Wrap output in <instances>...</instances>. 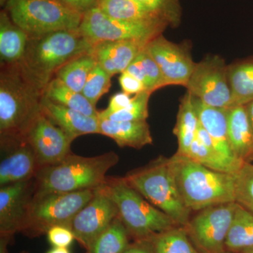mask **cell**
Segmentation results:
<instances>
[{"instance_id":"4","label":"cell","mask_w":253,"mask_h":253,"mask_svg":"<svg viewBox=\"0 0 253 253\" xmlns=\"http://www.w3.org/2000/svg\"><path fill=\"white\" fill-rule=\"evenodd\" d=\"M118 161L119 156L113 151L93 157L71 153L59 162L40 168L35 176L34 194L97 189Z\"/></svg>"},{"instance_id":"45","label":"cell","mask_w":253,"mask_h":253,"mask_svg":"<svg viewBox=\"0 0 253 253\" xmlns=\"http://www.w3.org/2000/svg\"><path fill=\"white\" fill-rule=\"evenodd\" d=\"M9 0H0V5H1V7H4L6 6V4H7L8 1Z\"/></svg>"},{"instance_id":"22","label":"cell","mask_w":253,"mask_h":253,"mask_svg":"<svg viewBox=\"0 0 253 253\" xmlns=\"http://www.w3.org/2000/svg\"><path fill=\"white\" fill-rule=\"evenodd\" d=\"M29 35L10 18L6 10L0 12V60L1 65H13L22 59Z\"/></svg>"},{"instance_id":"13","label":"cell","mask_w":253,"mask_h":253,"mask_svg":"<svg viewBox=\"0 0 253 253\" xmlns=\"http://www.w3.org/2000/svg\"><path fill=\"white\" fill-rule=\"evenodd\" d=\"M146 49L157 63L167 85L186 86L196 64L188 46L172 42L161 34L149 42Z\"/></svg>"},{"instance_id":"21","label":"cell","mask_w":253,"mask_h":253,"mask_svg":"<svg viewBox=\"0 0 253 253\" xmlns=\"http://www.w3.org/2000/svg\"><path fill=\"white\" fill-rule=\"evenodd\" d=\"M228 138L234 156L244 163H253V133L244 106L227 111Z\"/></svg>"},{"instance_id":"26","label":"cell","mask_w":253,"mask_h":253,"mask_svg":"<svg viewBox=\"0 0 253 253\" xmlns=\"http://www.w3.org/2000/svg\"><path fill=\"white\" fill-rule=\"evenodd\" d=\"M44 96L56 104L66 106L91 117L99 118V111L82 93L77 92L54 78L44 91Z\"/></svg>"},{"instance_id":"39","label":"cell","mask_w":253,"mask_h":253,"mask_svg":"<svg viewBox=\"0 0 253 253\" xmlns=\"http://www.w3.org/2000/svg\"><path fill=\"white\" fill-rule=\"evenodd\" d=\"M119 83L123 92L131 95L139 94L146 90L144 84L126 71L121 73Z\"/></svg>"},{"instance_id":"32","label":"cell","mask_w":253,"mask_h":253,"mask_svg":"<svg viewBox=\"0 0 253 253\" xmlns=\"http://www.w3.org/2000/svg\"><path fill=\"white\" fill-rule=\"evenodd\" d=\"M152 241L155 253H200L183 226H175L156 234Z\"/></svg>"},{"instance_id":"24","label":"cell","mask_w":253,"mask_h":253,"mask_svg":"<svg viewBox=\"0 0 253 253\" xmlns=\"http://www.w3.org/2000/svg\"><path fill=\"white\" fill-rule=\"evenodd\" d=\"M98 7L110 17L121 21L168 23L157 13L136 0H101Z\"/></svg>"},{"instance_id":"9","label":"cell","mask_w":253,"mask_h":253,"mask_svg":"<svg viewBox=\"0 0 253 253\" xmlns=\"http://www.w3.org/2000/svg\"><path fill=\"white\" fill-rule=\"evenodd\" d=\"M168 26L166 23L131 22L115 19L97 6L83 15L79 30L92 44L103 41L149 42L162 34Z\"/></svg>"},{"instance_id":"6","label":"cell","mask_w":253,"mask_h":253,"mask_svg":"<svg viewBox=\"0 0 253 253\" xmlns=\"http://www.w3.org/2000/svg\"><path fill=\"white\" fill-rule=\"evenodd\" d=\"M123 179L176 225L185 227L189 224L192 211L181 199L169 158L160 156L147 166L127 173Z\"/></svg>"},{"instance_id":"25","label":"cell","mask_w":253,"mask_h":253,"mask_svg":"<svg viewBox=\"0 0 253 253\" xmlns=\"http://www.w3.org/2000/svg\"><path fill=\"white\" fill-rule=\"evenodd\" d=\"M228 80L233 106H245L253 100V59L228 66Z\"/></svg>"},{"instance_id":"5","label":"cell","mask_w":253,"mask_h":253,"mask_svg":"<svg viewBox=\"0 0 253 253\" xmlns=\"http://www.w3.org/2000/svg\"><path fill=\"white\" fill-rule=\"evenodd\" d=\"M99 187L116 205L118 218L134 240L150 239L177 226L170 217L149 203L123 177H106Z\"/></svg>"},{"instance_id":"35","label":"cell","mask_w":253,"mask_h":253,"mask_svg":"<svg viewBox=\"0 0 253 253\" xmlns=\"http://www.w3.org/2000/svg\"><path fill=\"white\" fill-rule=\"evenodd\" d=\"M152 92L144 90L134 95L126 107L113 113L107 119L113 121H142L149 117V101Z\"/></svg>"},{"instance_id":"16","label":"cell","mask_w":253,"mask_h":253,"mask_svg":"<svg viewBox=\"0 0 253 253\" xmlns=\"http://www.w3.org/2000/svg\"><path fill=\"white\" fill-rule=\"evenodd\" d=\"M0 186L30 180L40 169L36 154L24 139L1 141Z\"/></svg>"},{"instance_id":"29","label":"cell","mask_w":253,"mask_h":253,"mask_svg":"<svg viewBox=\"0 0 253 253\" xmlns=\"http://www.w3.org/2000/svg\"><path fill=\"white\" fill-rule=\"evenodd\" d=\"M126 71L141 81L146 90L151 92L167 86L159 66L148 52L146 46L131 61Z\"/></svg>"},{"instance_id":"43","label":"cell","mask_w":253,"mask_h":253,"mask_svg":"<svg viewBox=\"0 0 253 253\" xmlns=\"http://www.w3.org/2000/svg\"><path fill=\"white\" fill-rule=\"evenodd\" d=\"M244 107L246 109V114H247L248 119H249L250 126H251L253 133V100L251 102L245 105Z\"/></svg>"},{"instance_id":"18","label":"cell","mask_w":253,"mask_h":253,"mask_svg":"<svg viewBox=\"0 0 253 253\" xmlns=\"http://www.w3.org/2000/svg\"><path fill=\"white\" fill-rule=\"evenodd\" d=\"M148 42L136 41H103L94 43L89 53L111 76L123 73Z\"/></svg>"},{"instance_id":"48","label":"cell","mask_w":253,"mask_h":253,"mask_svg":"<svg viewBox=\"0 0 253 253\" xmlns=\"http://www.w3.org/2000/svg\"></svg>"},{"instance_id":"8","label":"cell","mask_w":253,"mask_h":253,"mask_svg":"<svg viewBox=\"0 0 253 253\" xmlns=\"http://www.w3.org/2000/svg\"><path fill=\"white\" fill-rule=\"evenodd\" d=\"M4 9L29 36L78 29L83 16L59 0H9Z\"/></svg>"},{"instance_id":"23","label":"cell","mask_w":253,"mask_h":253,"mask_svg":"<svg viewBox=\"0 0 253 253\" xmlns=\"http://www.w3.org/2000/svg\"><path fill=\"white\" fill-rule=\"evenodd\" d=\"M199 120L194 102V97L189 92L181 99L178 111L174 135L178 142L176 154L187 156L193 141L196 139Z\"/></svg>"},{"instance_id":"17","label":"cell","mask_w":253,"mask_h":253,"mask_svg":"<svg viewBox=\"0 0 253 253\" xmlns=\"http://www.w3.org/2000/svg\"><path fill=\"white\" fill-rule=\"evenodd\" d=\"M41 111L72 141L76 138L86 134H99V118L86 116L56 104L46 99L44 95L41 101Z\"/></svg>"},{"instance_id":"10","label":"cell","mask_w":253,"mask_h":253,"mask_svg":"<svg viewBox=\"0 0 253 253\" xmlns=\"http://www.w3.org/2000/svg\"><path fill=\"white\" fill-rule=\"evenodd\" d=\"M236 202L199 211L185 226L190 241L200 253H229L226 240L235 214Z\"/></svg>"},{"instance_id":"2","label":"cell","mask_w":253,"mask_h":253,"mask_svg":"<svg viewBox=\"0 0 253 253\" xmlns=\"http://www.w3.org/2000/svg\"><path fill=\"white\" fill-rule=\"evenodd\" d=\"M43 93L24 74L18 63L1 65L0 140L24 139L42 113Z\"/></svg>"},{"instance_id":"1","label":"cell","mask_w":253,"mask_h":253,"mask_svg":"<svg viewBox=\"0 0 253 253\" xmlns=\"http://www.w3.org/2000/svg\"><path fill=\"white\" fill-rule=\"evenodd\" d=\"M92 45L79 28L29 36L24 55L18 64L44 94L46 86L60 68L77 56L89 53Z\"/></svg>"},{"instance_id":"12","label":"cell","mask_w":253,"mask_h":253,"mask_svg":"<svg viewBox=\"0 0 253 253\" xmlns=\"http://www.w3.org/2000/svg\"><path fill=\"white\" fill-rule=\"evenodd\" d=\"M116 205L100 187L94 197L74 217L71 229L75 239L86 250L118 217Z\"/></svg>"},{"instance_id":"42","label":"cell","mask_w":253,"mask_h":253,"mask_svg":"<svg viewBox=\"0 0 253 253\" xmlns=\"http://www.w3.org/2000/svg\"><path fill=\"white\" fill-rule=\"evenodd\" d=\"M12 239V236L0 235V253H9L7 248Z\"/></svg>"},{"instance_id":"15","label":"cell","mask_w":253,"mask_h":253,"mask_svg":"<svg viewBox=\"0 0 253 253\" xmlns=\"http://www.w3.org/2000/svg\"><path fill=\"white\" fill-rule=\"evenodd\" d=\"M35 193V178L0 186V235L21 232Z\"/></svg>"},{"instance_id":"40","label":"cell","mask_w":253,"mask_h":253,"mask_svg":"<svg viewBox=\"0 0 253 253\" xmlns=\"http://www.w3.org/2000/svg\"><path fill=\"white\" fill-rule=\"evenodd\" d=\"M69 9L84 15L89 10L99 6L101 0H59Z\"/></svg>"},{"instance_id":"19","label":"cell","mask_w":253,"mask_h":253,"mask_svg":"<svg viewBox=\"0 0 253 253\" xmlns=\"http://www.w3.org/2000/svg\"><path fill=\"white\" fill-rule=\"evenodd\" d=\"M194 102L199 122L212 139L214 147L226 159L235 163H244L234 156L228 138V109L211 107L204 104L197 98Z\"/></svg>"},{"instance_id":"20","label":"cell","mask_w":253,"mask_h":253,"mask_svg":"<svg viewBox=\"0 0 253 253\" xmlns=\"http://www.w3.org/2000/svg\"><path fill=\"white\" fill-rule=\"evenodd\" d=\"M99 134L113 139L121 148L140 149L153 143L149 125L146 121L118 122L99 120Z\"/></svg>"},{"instance_id":"36","label":"cell","mask_w":253,"mask_h":253,"mask_svg":"<svg viewBox=\"0 0 253 253\" xmlns=\"http://www.w3.org/2000/svg\"><path fill=\"white\" fill-rule=\"evenodd\" d=\"M157 13L169 26L176 27L181 21V9L179 0H136Z\"/></svg>"},{"instance_id":"33","label":"cell","mask_w":253,"mask_h":253,"mask_svg":"<svg viewBox=\"0 0 253 253\" xmlns=\"http://www.w3.org/2000/svg\"><path fill=\"white\" fill-rule=\"evenodd\" d=\"M235 202L253 214V163H245L235 174Z\"/></svg>"},{"instance_id":"46","label":"cell","mask_w":253,"mask_h":253,"mask_svg":"<svg viewBox=\"0 0 253 253\" xmlns=\"http://www.w3.org/2000/svg\"><path fill=\"white\" fill-rule=\"evenodd\" d=\"M240 253H253V247L245 250V251H242V252Z\"/></svg>"},{"instance_id":"44","label":"cell","mask_w":253,"mask_h":253,"mask_svg":"<svg viewBox=\"0 0 253 253\" xmlns=\"http://www.w3.org/2000/svg\"><path fill=\"white\" fill-rule=\"evenodd\" d=\"M46 253H71L68 248L53 247Z\"/></svg>"},{"instance_id":"30","label":"cell","mask_w":253,"mask_h":253,"mask_svg":"<svg viewBox=\"0 0 253 253\" xmlns=\"http://www.w3.org/2000/svg\"><path fill=\"white\" fill-rule=\"evenodd\" d=\"M187 157L213 170L231 174H236L239 172L245 163L231 162L223 156L217 149L205 146L197 137L193 141Z\"/></svg>"},{"instance_id":"37","label":"cell","mask_w":253,"mask_h":253,"mask_svg":"<svg viewBox=\"0 0 253 253\" xmlns=\"http://www.w3.org/2000/svg\"><path fill=\"white\" fill-rule=\"evenodd\" d=\"M46 234L48 241L53 247L68 248L76 239L71 228L67 226H53Z\"/></svg>"},{"instance_id":"27","label":"cell","mask_w":253,"mask_h":253,"mask_svg":"<svg viewBox=\"0 0 253 253\" xmlns=\"http://www.w3.org/2000/svg\"><path fill=\"white\" fill-rule=\"evenodd\" d=\"M253 247V214L237 204L227 237L226 249L229 253H240Z\"/></svg>"},{"instance_id":"41","label":"cell","mask_w":253,"mask_h":253,"mask_svg":"<svg viewBox=\"0 0 253 253\" xmlns=\"http://www.w3.org/2000/svg\"><path fill=\"white\" fill-rule=\"evenodd\" d=\"M121 253H155L152 238L134 240Z\"/></svg>"},{"instance_id":"34","label":"cell","mask_w":253,"mask_h":253,"mask_svg":"<svg viewBox=\"0 0 253 253\" xmlns=\"http://www.w3.org/2000/svg\"><path fill=\"white\" fill-rule=\"evenodd\" d=\"M112 77L97 63L86 80L82 94L96 107L101 96L109 91Z\"/></svg>"},{"instance_id":"38","label":"cell","mask_w":253,"mask_h":253,"mask_svg":"<svg viewBox=\"0 0 253 253\" xmlns=\"http://www.w3.org/2000/svg\"><path fill=\"white\" fill-rule=\"evenodd\" d=\"M132 100L130 95L125 92H118L111 96L108 107L99 112V119H107L113 113H117L126 107Z\"/></svg>"},{"instance_id":"3","label":"cell","mask_w":253,"mask_h":253,"mask_svg":"<svg viewBox=\"0 0 253 253\" xmlns=\"http://www.w3.org/2000/svg\"><path fill=\"white\" fill-rule=\"evenodd\" d=\"M169 164L181 199L191 211L235 202V174L213 170L176 154Z\"/></svg>"},{"instance_id":"11","label":"cell","mask_w":253,"mask_h":253,"mask_svg":"<svg viewBox=\"0 0 253 253\" xmlns=\"http://www.w3.org/2000/svg\"><path fill=\"white\" fill-rule=\"evenodd\" d=\"M228 66L217 55L207 56L196 66L186 87L190 94L211 107H232Z\"/></svg>"},{"instance_id":"28","label":"cell","mask_w":253,"mask_h":253,"mask_svg":"<svg viewBox=\"0 0 253 253\" xmlns=\"http://www.w3.org/2000/svg\"><path fill=\"white\" fill-rule=\"evenodd\" d=\"M96 64L92 55L86 53L66 63L57 71L54 78L72 90L82 93L86 80Z\"/></svg>"},{"instance_id":"14","label":"cell","mask_w":253,"mask_h":253,"mask_svg":"<svg viewBox=\"0 0 253 253\" xmlns=\"http://www.w3.org/2000/svg\"><path fill=\"white\" fill-rule=\"evenodd\" d=\"M24 140L34 151L40 168L59 162L71 153L73 141L42 112L30 126Z\"/></svg>"},{"instance_id":"47","label":"cell","mask_w":253,"mask_h":253,"mask_svg":"<svg viewBox=\"0 0 253 253\" xmlns=\"http://www.w3.org/2000/svg\"><path fill=\"white\" fill-rule=\"evenodd\" d=\"M21 253H29L27 252V251H23V252H21Z\"/></svg>"},{"instance_id":"31","label":"cell","mask_w":253,"mask_h":253,"mask_svg":"<svg viewBox=\"0 0 253 253\" xmlns=\"http://www.w3.org/2000/svg\"><path fill=\"white\" fill-rule=\"evenodd\" d=\"M129 233L116 217L109 227L93 241L86 253H121L129 244Z\"/></svg>"},{"instance_id":"7","label":"cell","mask_w":253,"mask_h":253,"mask_svg":"<svg viewBox=\"0 0 253 253\" xmlns=\"http://www.w3.org/2000/svg\"><path fill=\"white\" fill-rule=\"evenodd\" d=\"M96 189L34 194L21 233L33 238L46 234L53 226L71 228L73 219L94 197Z\"/></svg>"}]
</instances>
